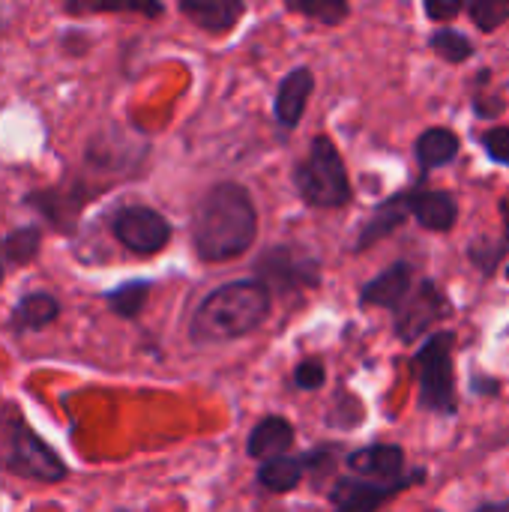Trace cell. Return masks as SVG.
<instances>
[{
    "label": "cell",
    "mask_w": 509,
    "mask_h": 512,
    "mask_svg": "<svg viewBox=\"0 0 509 512\" xmlns=\"http://www.w3.org/2000/svg\"><path fill=\"white\" fill-rule=\"evenodd\" d=\"M258 237V213L252 195L240 183L213 186L195 207L192 243L201 261H234L252 249Z\"/></svg>",
    "instance_id": "obj_1"
},
{
    "label": "cell",
    "mask_w": 509,
    "mask_h": 512,
    "mask_svg": "<svg viewBox=\"0 0 509 512\" xmlns=\"http://www.w3.org/2000/svg\"><path fill=\"white\" fill-rule=\"evenodd\" d=\"M270 285L264 279H237L228 285H219L204 297V303L195 309L192 318V342L213 345V342H231L261 327V321L270 315Z\"/></svg>",
    "instance_id": "obj_2"
},
{
    "label": "cell",
    "mask_w": 509,
    "mask_h": 512,
    "mask_svg": "<svg viewBox=\"0 0 509 512\" xmlns=\"http://www.w3.org/2000/svg\"><path fill=\"white\" fill-rule=\"evenodd\" d=\"M0 468L30 483L66 480L63 459L24 423L21 411L12 405L0 414Z\"/></svg>",
    "instance_id": "obj_3"
},
{
    "label": "cell",
    "mask_w": 509,
    "mask_h": 512,
    "mask_svg": "<svg viewBox=\"0 0 509 512\" xmlns=\"http://www.w3.org/2000/svg\"><path fill=\"white\" fill-rule=\"evenodd\" d=\"M294 186L312 207H345L351 201L348 171L330 138L312 141L309 156L294 168Z\"/></svg>",
    "instance_id": "obj_4"
},
{
    "label": "cell",
    "mask_w": 509,
    "mask_h": 512,
    "mask_svg": "<svg viewBox=\"0 0 509 512\" xmlns=\"http://www.w3.org/2000/svg\"><path fill=\"white\" fill-rule=\"evenodd\" d=\"M420 369V408L432 414H456V384H453V333H435L414 357Z\"/></svg>",
    "instance_id": "obj_5"
},
{
    "label": "cell",
    "mask_w": 509,
    "mask_h": 512,
    "mask_svg": "<svg viewBox=\"0 0 509 512\" xmlns=\"http://www.w3.org/2000/svg\"><path fill=\"white\" fill-rule=\"evenodd\" d=\"M111 231L117 243H123L135 255H156L168 246L171 240V225L162 213L153 207H123L111 219Z\"/></svg>",
    "instance_id": "obj_6"
},
{
    "label": "cell",
    "mask_w": 509,
    "mask_h": 512,
    "mask_svg": "<svg viewBox=\"0 0 509 512\" xmlns=\"http://www.w3.org/2000/svg\"><path fill=\"white\" fill-rule=\"evenodd\" d=\"M426 474H405L399 480H372V477H342L333 489H330V504L345 512H372L381 504H387L390 498H396L402 489L420 483Z\"/></svg>",
    "instance_id": "obj_7"
},
{
    "label": "cell",
    "mask_w": 509,
    "mask_h": 512,
    "mask_svg": "<svg viewBox=\"0 0 509 512\" xmlns=\"http://www.w3.org/2000/svg\"><path fill=\"white\" fill-rule=\"evenodd\" d=\"M447 312H450V306H447L444 291L432 279H420L411 288V294L405 297V303L393 312L396 315V333L405 342H417L432 327V321H438Z\"/></svg>",
    "instance_id": "obj_8"
},
{
    "label": "cell",
    "mask_w": 509,
    "mask_h": 512,
    "mask_svg": "<svg viewBox=\"0 0 509 512\" xmlns=\"http://www.w3.org/2000/svg\"><path fill=\"white\" fill-rule=\"evenodd\" d=\"M255 270H258V279H264L267 285H276L279 291H300L318 282V261L291 246H276L264 252Z\"/></svg>",
    "instance_id": "obj_9"
},
{
    "label": "cell",
    "mask_w": 509,
    "mask_h": 512,
    "mask_svg": "<svg viewBox=\"0 0 509 512\" xmlns=\"http://www.w3.org/2000/svg\"><path fill=\"white\" fill-rule=\"evenodd\" d=\"M417 285L414 267L408 261H396L390 264L384 273H378L372 282H366L360 288V303L363 306H378V309H399L405 303V297L411 294V288Z\"/></svg>",
    "instance_id": "obj_10"
},
{
    "label": "cell",
    "mask_w": 509,
    "mask_h": 512,
    "mask_svg": "<svg viewBox=\"0 0 509 512\" xmlns=\"http://www.w3.org/2000/svg\"><path fill=\"white\" fill-rule=\"evenodd\" d=\"M402 198L408 213L429 231H450L459 216V204L453 201L450 192L441 189H414Z\"/></svg>",
    "instance_id": "obj_11"
},
{
    "label": "cell",
    "mask_w": 509,
    "mask_h": 512,
    "mask_svg": "<svg viewBox=\"0 0 509 512\" xmlns=\"http://www.w3.org/2000/svg\"><path fill=\"white\" fill-rule=\"evenodd\" d=\"M312 90H315V75L306 66H297L282 78L279 93H276V120L285 129H294L300 123Z\"/></svg>",
    "instance_id": "obj_12"
},
{
    "label": "cell",
    "mask_w": 509,
    "mask_h": 512,
    "mask_svg": "<svg viewBox=\"0 0 509 512\" xmlns=\"http://www.w3.org/2000/svg\"><path fill=\"white\" fill-rule=\"evenodd\" d=\"M348 468L360 477H372V480H399L405 477V453L402 447L393 444H372L363 450H354L348 456Z\"/></svg>",
    "instance_id": "obj_13"
},
{
    "label": "cell",
    "mask_w": 509,
    "mask_h": 512,
    "mask_svg": "<svg viewBox=\"0 0 509 512\" xmlns=\"http://www.w3.org/2000/svg\"><path fill=\"white\" fill-rule=\"evenodd\" d=\"M177 6L207 33H228L246 12L243 0H177Z\"/></svg>",
    "instance_id": "obj_14"
},
{
    "label": "cell",
    "mask_w": 509,
    "mask_h": 512,
    "mask_svg": "<svg viewBox=\"0 0 509 512\" xmlns=\"http://www.w3.org/2000/svg\"><path fill=\"white\" fill-rule=\"evenodd\" d=\"M291 444H294V429H291V423L282 420V417H264V420L252 429L246 450H249L252 459H261V462H264V459L282 456L285 450H291Z\"/></svg>",
    "instance_id": "obj_15"
},
{
    "label": "cell",
    "mask_w": 509,
    "mask_h": 512,
    "mask_svg": "<svg viewBox=\"0 0 509 512\" xmlns=\"http://www.w3.org/2000/svg\"><path fill=\"white\" fill-rule=\"evenodd\" d=\"M57 315H60L57 297H51V294H45V291H33V294H24V297L15 303V309H12V330H18V333H33V330L48 327Z\"/></svg>",
    "instance_id": "obj_16"
},
{
    "label": "cell",
    "mask_w": 509,
    "mask_h": 512,
    "mask_svg": "<svg viewBox=\"0 0 509 512\" xmlns=\"http://www.w3.org/2000/svg\"><path fill=\"white\" fill-rule=\"evenodd\" d=\"M459 135L444 129V126H435V129H426L420 138H417V162L423 171H432V168H444L450 165L456 156H459Z\"/></svg>",
    "instance_id": "obj_17"
},
{
    "label": "cell",
    "mask_w": 509,
    "mask_h": 512,
    "mask_svg": "<svg viewBox=\"0 0 509 512\" xmlns=\"http://www.w3.org/2000/svg\"><path fill=\"white\" fill-rule=\"evenodd\" d=\"M303 474H306V459H294V456H273V459H264V465L258 468V483L267 489V492H294L300 483H303Z\"/></svg>",
    "instance_id": "obj_18"
},
{
    "label": "cell",
    "mask_w": 509,
    "mask_h": 512,
    "mask_svg": "<svg viewBox=\"0 0 509 512\" xmlns=\"http://www.w3.org/2000/svg\"><path fill=\"white\" fill-rule=\"evenodd\" d=\"M405 213H408V207H405V198L402 195L393 198V201H387V204H381L375 210V216L363 225V231L357 237V249H369L372 243L384 240L390 231H396L405 222Z\"/></svg>",
    "instance_id": "obj_19"
},
{
    "label": "cell",
    "mask_w": 509,
    "mask_h": 512,
    "mask_svg": "<svg viewBox=\"0 0 509 512\" xmlns=\"http://www.w3.org/2000/svg\"><path fill=\"white\" fill-rule=\"evenodd\" d=\"M66 12H135L147 18L162 15V0H66Z\"/></svg>",
    "instance_id": "obj_20"
},
{
    "label": "cell",
    "mask_w": 509,
    "mask_h": 512,
    "mask_svg": "<svg viewBox=\"0 0 509 512\" xmlns=\"http://www.w3.org/2000/svg\"><path fill=\"white\" fill-rule=\"evenodd\" d=\"M36 252H39V228L36 225L18 228L0 240V258H6L9 264H27Z\"/></svg>",
    "instance_id": "obj_21"
},
{
    "label": "cell",
    "mask_w": 509,
    "mask_h": 512,
    "mask_svg": "<svg viewBox=\"0 0 509 512\" xmlns=\"http://www.w3.org/2000/svg\"><path fill=\"white\" fill-rule=\"evenodd\" d=\"M285 6L297 15H306L330 27L348 18V0H285Z\"/></svg>",
    "instance_id": "obj_22"
},
{
    "label": "cell",
    "mask_w": 509,
    "mask_h": 512,
    "mask_svg": "<svg viewBox=\"0 0 509 512\" xmlns=\"http://www.w3.org/2000/svg\"><path fill=\"white\" fill-rule=\"evenodd\" d=\"M147 294H150V282H144V279L123 282L120 288H114V291L108 294V306H111L120 318H135V315L144 309Z\"/></svg>",
    "instance_id": "obj_23"
},
{
    "label": "cell",
    "mask_w": 509,
    "mask_h": 512,
    "mask_svg": "<svg viewBox=\"0 0 509 512\" xmlns=\"http://www.w3.org/2000/svg\"><path fill=\"white\" fill-rule=\"evenodd\" d=\"M429 45H432V51H438V54H441L444 60H450V63H465V60L474 54V42H471L465 33L450 30V27L435 30L432 39H429Z\"/></svg>",
    "instance_id": "obj_24"
},
{
    "label": "cell",
    "mask_w": 509,
    "mask_h": 512,
    "mask_svg": "<svg viewBox=\"0 0 509 512\" xmlns=\"http://www.w3.org/2000/svg\"><path fill=\"white\" fill-rule=\"evenodd\" d=\"M468 12L483 33H492L509 21V0H471Z\"/></svg>",
    "instance_id": "obj_25"
},
{
    "label": "cell",
    "mask_w": 509,
    "mask_h": 512,
    "mask_svg": "<svg viewBox=\"0 0 509 512\" xmlns=\"http://www.w3.org/2000/svg\"><path fill=\"white\" fill-rule=\"evenodd\" d=\"M324 381H327V372H324L321 360H303L294 369V387L297 390H318V387H324Z\"/></svg>",
    "instance_id": "obj_26"
},
{
    "label": "cell",
    "mask_w": 509,
    "mask_h": 512,
    "mask_svg": "<svg viewBox=\"0 0 509 512\" xmlns=\"http://www.w3.org/2000/svg\"><path fill=\"white\" fill-rule=\"evenodd\" d=\"M483 147H486V153H489L498 165H507L509 168V126L489 129V132L483 135Z\"/></svg>",
    "instance_id": "obj_27"
},
{
    "label": "cell",
    "mask_w": 509,
    "mask_h": 512,
    "mask_svg": "<svg viewBox=\"0 0 509 512\" xmlns=\"http://www.w3.org/2000/svg\"><path fill=\"white\" fill-rule=\"evenodd\" d=\"M423 3H426L429 18H435V21H447V18L459 15V9L465 6V0H423Z\"/></svg>",
    "instance_id": "obj_28"
},
{
    "label": "cell",
    "mask_w": 509,
    "mask_h": 512,
    "mask_svg": "<svg viewBox=\"0 0 509 512\" xmlns=\"http://www.w3.org/2000/svg\"><path fill=\"white\" fill-rule=\"evenodd\" d=\"M0 276H3V273H0Z\"/></svg>",
    "instance_id": "obj_29"
}]
</instances>
